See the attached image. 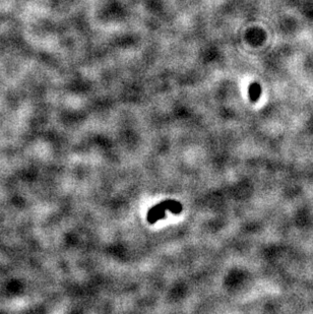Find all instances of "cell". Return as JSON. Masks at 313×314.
Segmentation results:
<instances>
[{"instance_id": "1", "label": "cell", "mask_w": 313, "mask_h": 314, "mask_svg": "<svg viewBox=\"0 0 313 314\" xmlns=\"http://www.w3.org/2000/svg\"><path fill=\"white\" fill-rule=\"evenodd\" d=\"M249 94H250V98L253 102L257 101V99L259 98V94H260V88L257 84H252L251 87H250V91H249Z\"/></svg>"}]
</instances>
